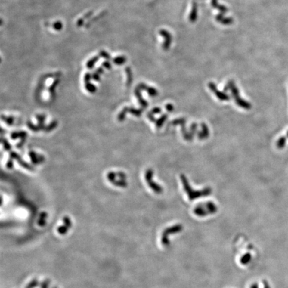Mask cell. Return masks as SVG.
<instances>
[{"label": "cell", "instance_id": "cell-1", "mask_svg": "<svg viewBox=\"0 0 288 288\" xmlns=\"http://www.w3.org/2000/svg\"><path fill=\"white\" fill-rule=\"evenodd\" d=\"M181 179L183 182V184H184L185 190V191H186V193L188 194L189 198H190V200H193L194 199H196V198H198V197L202 196H207V195H209L210 194H211V189L210 188H206L203 191H201L190 192L193 191H192L190 185H189L187 182V179H186V178H185L184 175H181Z\"/></svg>", "mask_w": 288, "mask_h": 288}, {"label": "cell", "instance_id": "cell-2", "mask_svg": "<svg viewBox=\"0 0 288 288\" xmlns=\"http://www.w3.org/2000/svg\"><path fill=\"white\" fill-rule=\"evenodd\" d=\"M152 171L151 169L147 170V172L146 173V179L147 182L149 183V184L150 185L151 187L153 189L154 191H157V193H162V189L159 187L158 185H157L156 184H154V183L151 182V177H152Z\"/></svg>", "mask_w": 288, "mask_h": 288}, {"label": "cell", "instance_id": "cell-3", "mask_svg": "<svg viewBox=\"0 0 288 288\" xmlns=\"http://www.w3.org/2000/svg\"><path fill=\"white\" fill-rule=\"evenodd\" d=\"M125 61V57H122V56L116 57L115 60H114V62L117 63V65H122V63H124Z\"/></svg>", "mask_w": 288, "mask_h": 288}, {"label": "cell", "instance_id": "cell-4", "mask_svg": "<svg viewBox=\"0 0 288 288\" xmlns=\"http://www.w3.org/2000/svg\"><path fill=\"white\" fill-rule=\"evenodd\" d=\"M97 60H98V57H95V58H94V60H91L89 61V62L88 63V67H92L94 65V61H97Z\"/></svg>", "mask_w": 288, "mask_h": 288}, {"label": "cell", "instance_id": "cell-5", "mask_svg": "<svg viewBox=\"0 0 288 288\" xmlns=\"http://www.w3.org/2000/svg\"><path fill=\"white\" fill-rule=\"evenodd\" d=\"M54 28L57 30H60L62 28V24L61 22H57L54 24Z\"/></svg>", "mask_w": 288, "mask_h": 288}, {"label": "cell", "instance_id": "cell-6", "mask_svg": "<svg viewBox=\"0 0 288 288\" xmlns=\"http://www.w3.org/2000/svg\"><path fill=\"white\" fill-rule=\"evenodd\" d=\"M101 55H102V56H104V57H106V58H109V57H110L109 55H108L106 53H105V52H104V51L102 52Z\"/></svg>", "mask_w": 288, "mask_h": 288}, {"label": "cell", "instance_id": "cell-7", "mask_svg": "<svg viewBox=\"0 0 288 288\" xmlns=\"http://www.w3.org/2000/svg\"><path fill=\"white\" fill-rule=\"evenodd\" d=\"M104 66H106V67H110V63H108V62H107V63H106V62L104 63Z\"/></svg>", "mask_w": 288, "mask_h": 288}]
</instances>
